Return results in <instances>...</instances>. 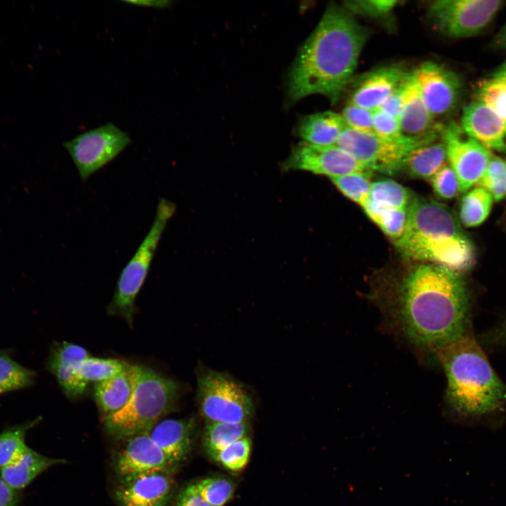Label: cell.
<instances>
[{
	"instance_id": "21",
	"label": "cell",
	"mask_w": 506,
	"mask_h": 506,
	"mask_svg": "<svg viewBox=\"0 0 506 506\" xmlns=\"http://www.w3.org/2000/svg\"><path fill=\"white\" fill-rule=\"evenodd\" d=\"M66 460L52 458L27 448L14 461L0 469V476L11 488L20 491L52 466Z\"/></svg>"
},
{
	"instance_id": "8",
	"label": "cell",
	"mask_w": 506,
	"mask_h": 506,
	"mask_svg": "<svg viewBox=\"0 0 506 506\" xmlns=\"http://www.w3.org/2000/svg\"><path fill=\"white\" fill-rule=\"evenodd\" d=\"M504 3L501 0H437L429 5L427 17L433 27L446 37H469L487 27Z\"/></svg>"
},
{
	"instance_id": "46",
	"label": "cell",
	"mask_w": 506,
	"mask_h": 506,
	"mask_svg": "<svg viewBox=\"0 0 506 506\" xmlns=\"http://www.w3.org/2000/svg\"><path fill=\"white\" fill-rule=\"evenodd\" d=\"M493 45L498 48H506V22L493 38Z\"/></svg>"
},
{
	"instance_id": "11",
	"label": "cell",
	"mask_w": 506,
	"mask_h": 506,
	"mask_svg": "<svg viewBox=\"0 0 506 506\" xmlns=\"http://www.w3.org/2000/svg\"><path fill=\"white\" fill-rule=\"evenodd\" d=\"M441 137L458 181L459 193H466L477 185L493 153L453 122L443 126Z\"/></svg>"
},
{
	"instance_id": "1",
	"label": "cell",
	"mask_w": 506,
	"mask_h": 506,
	"mask_svg": "<svg viewBox=\"0 0 506 506\" xmlns=\"http://www.w3.org/2000/svg\"><path fill=\"white\" fill-rule=\"evenodd\" d=\"M389 327L416 350L435 356L442 346L469 332V302L461 275L420 264L378 301Z\"/></svg>"
},
{
	"instance_id": "31",
	"label": "cell",
	"mask_w": 506,
	"mask_h": 506,
	"mask_svg": "<svg viewBox=\"0 0 506 506\" xmlns=\"http://www.w3.org/2000/svg\"><path fill=\"white\" fill-rule=\"evenodd\" d=\"M36 373L0 353V394L31 386Z\"/></svg>"
},
{
	"instance_id": "35",
	"label": "cell",
	"mask_w": 506,
	"mask_h": 506,
	"mask_svg": "<svg viewBox=\"0 0 506 506\" xmlns=\"http://www.w3.org/2000/svg\"><path fill=\"white\" fill-rule=\"evenodd\" d=\"M252 450V440L244 437L219 452L212 459L232 472H238L247 465Z\"/></svg>"
},
{
	"instance_id": "44",
	"label": "cell",
	"mask_w": 506,
	"mask_h": 506,
	"mask_svg": "<svg viewBox=\"0 0 506 506\" xmlns=\"http://www.w3.org/2000/svg\"><path fill=\"white\" fill-rule=\"evenodd\" d=\"M21 498L20 491L9 486L0 476V506H19Z\"/></svg>"
},
{
	"instance_id": "40",
	"label": "cell",
	"mask_w": 506,
	"mask_h": 506,
	"mask_svg": "<svg viewBox=\"0 0 506 506\" xmlns=\"http://www.w3.org/2000/svg\"><path fill=\"white\" fill-rule=\"evenodd\" d=\"M429 180L434 193L441 199H452L459 193L458 179L450 165L445 164Z\"/></svg>"
},
{
	"instance_id": "16",
	"label": "cell",
	"mask_w": 506,
	"mask_h": 506,
	"mask_svg": "<svg viewBox=\"0 0 506 506\" xmlns=\"http://www.w3.org/2000/svg\"><path fill=\"white\" fill-rule=\"evenodd\" d=\"M403 134L428 143L441 136L443 126L435 122L422 96L415 72L410 73L399 119Z\"/></svg>"
},
{
	"instance_id": "20",
	"label": "cell",
	"mask_w": 506,
	"mask_h": 506,
	"mask_svg": "<svg viewBox=\"0 0 506 506\" xmlns=\"http://www.w3.org/2000/svg\"><path fill=\"white\" fill-rule=\"evenodd\" d=\"M194 428L192 418L165 419L159 421L148 434L155 443L178 467L191 450Z\"/></svg>"
},
{
	"instance_id": "38",
	"label": "cell",
	"mask_w": 506,
	"mask_h": 506,
	"mask_svg": "<svg viewBox=\"0 0 506 506\" xmlns=\"http://www.w3.org/2000/svg\"><path fill=\"white\" fill-rule=\"evenodd\" d=\"M398 2L395 0H353L344 2L342 7L354 15L370 18H380L387 15Z\"/></svg>"
},
{
	"instance_id": "10",
	"label": "cell",
	"mask_w": 506,
	"mask_h": 506,
	"mask_svg": "<svg viewBox=\"0 0 506 506\" xmlns=\"http://www.w3.org/2000/svg\"><path fill=\"white\" fill-rule=\"evenodd\" d=\"M336 145L351 154L370 171L394 174L402 169L408 153L420 145L389 141L375 134L346 127ZM422 146V145H421Z\"/></svg>"
},
{
	"instance_id": "18",
	"label": "cell",
	"mask_w": 506,
	"mask_h": 506,
	"mask_svg": "<svg viewBox=\"0 0 506 506\" xmlns=\"http://www.w3.org/2000/svg\"><path fill=\"white\" fill-rule=\"evenodd\" d=\"M90 354L79 345L67 342H56L50 350L47 369L56 378L63 393L69 398L83 395L88 384L77 374L79 366Z\"/></svg>"
},
{
	"instance_id": "32",
	"label": "cell",
	"mask_w": 506,
	"mask_h": 506,
	"mask_svg": "<svg viewBox=\"0 0 506 506\" xmlns=\"http://www.w3.org/2000/svg\"><path fill=\"white\" fill-rule=\"evenodd\" d=\"M370 172L351 173L330 179L346 197L363 207L368 201L371 190Z\"/></svg>"
},
{
	"instance_id": "27",
	"label": "cell",
	"mask_w": 506,
	"mask_h": 506,
	"mask_svg": "<svg viewBox=\"0 0 506 506\" xmlns=\"http://www.w3.org/2000/svg\"><path fill=\"white\" fill-rule=\"evenodd\" d=\"M411 200L407 188L394 181L384 179L372 183L366 203L379 207L408 209Z\"/></svg>"
},
{
	"instance_id": "23",
	"label": "cell",
	"mask_w": 506,
	"mask_h": 506,
	"mask_svg": "<svg viewBox=\"0 0 506 506\" xmlns=\"http://www.w3.org/2000/svg\"><path fill=\"white\" fill-rule=\"evenodd\" d=\"M130 365L117 375L94 384V399L103 417L119 411L128 403L132 392Z\"/></svg>"
},
{
	"instance_id": "34",
	"label": "cell",
	"mask_w": 506,
	"mask_h": 506,
	"mask_svg": "<svg viewBox=\"0 0 506 506\" xmlns=\"http://www.w3.org/2000/svg\"><path fill=\"white\" fill-rule=\"evenodd\" d=\"M201 496L212 506H223L233 497L235 486L232 481L223 476H212L195 483Z\"/></svg>"
},
{
	"instance_id": "39",
	"label": "cell",
	"mask_w": 506,
	"mask_h": 506,
	"mask_svg": "<svg viewBox=\"0 0 506 506\" xmlns=\"http://www.w3.org/2000/svg\"><path fill=\"white\" fill-rule=\"evenodd\" d=\"M340 115L346 127L361 132L375 134L373 111L349 103Z\"/></svg>"
},
{
	"instance_id": "48",
	"label": "cell",
	"mask_w": 506,
	"mask_h": 506,
	"mask_svg": "<svg viewBox=\"0 0 506 506\" xmlns=\"http://www.w3.org/2000/svg\"><path fill=\"white\" fill-rule=\"evenodd\" d=\"M500 78H502V77H500ZM503 79H505L506 80V78H503Z\"/></svg>"
},
{
	"instance_id": "43",
	"label": "cell",
	"mask_w": 506,
	"mask_h": 506,
	"mask_svg": "<svg viewBox=\"0 0 506 506\" xmlns=\"http://www.w3.org/2000/svg\"><path fill=\"white\" fill-rule=\"evenodd\" d=\"M483 341L492 346H506V316L482 337Z\"/></svg>"
},
{
	"instance_id": "42",
	"label": "cell",
	"mask_w": 506,
	"mask_h": 506,
	"mask_svg": "<svg viewBox=\"0 0 506 506\" xmlns=\"http://www.w3.org/2000/svg\"><path fill=\"white\" fill-rule=\"evenodd\" d=\"M174 506H212L198 492L195 484L188 485L177 496Z\"/></svg>"
},
{
	"instance_id": "13",
	"label": "cell",
	"mask_w": 506,
	"mask_h": 506,
	"mask_svg": "<svg viewBox=\"0 0 506 506\" xmlns=\"http://www.w3.org/2000/svg\"><path fill=\"white\" fill-rule=\"evenodd\" d=\"M176 466L155 443L148 432L124 439L115 461L119 479L153 472L174 473Z\"/></svg>"
},
{
	"instance_id": "3",
	"label": "cell",
	"mask_w": 506,
	"mask_h": 506,
	"mask_svg": "<svg viewBox=\"0 0 506 506\" xmlns=\"http://www.w3.org/2000/svg\"><path fill=\"white\" fill-rule=\"evenodd\" d=\"M435 357L446 376L445 402L451 419L477 423L505 410L506 385L470 332L442 346Z\"/></svg>"
},
{
	"instance_id": "12",
	"label": "cell",
	"mask_w": 506,
	"mask_h": 506,
	"mask_svg": "<svg viewBox=\"0 0 506 506\" xmlns=\"http://www.w3.org/2000/svg\"><path fill=\"white\" fill-rule=\"evenodd\" d=\"M281 168L285 171H305L329 178L371 171L336 144L321 145L304 141L292 148Z\"/></svg>"
},
{
	"instance_id": "45",
	"label": "cell",
	"mask_w": 506,
	"mask_h": 506,
	"mask_svg": "<svg viewBox=\"0 0 506 506\" xmlns=\"http://www.w3.org/2000/svg\"><path fill=\"white\" fill-rule=\"evenodd\" d=\"M125 3L135 5L136 6L142 7H151L157 8H164L171 6L172 1H156V0H146V1H124Z\"/></svg>"
},
{
	"instance_id": "36",
	"label": "cell",
	"mask_w": 506,
	"mask_h": 506,
	"mask_svg": "<svg viewBox=\"0 0 506 506\" xmlns=\"http://www.w3.org/2000/svg\"><path fill=\"white\" fill-rule=\"evenodd\" d=\"M477 90L478 100L506 122V80L491 77L482 82Z\"/></svg>"
},
{
	"instance_id": "41",
	"label": "cell",
	"mask_w": 506,
	"mask_h": 506,
	"mask_svg": "<svg viewBox=\"0 0 506 506\" xmlns=\"http://www.w3.org/2000/svg\"><path fill=\"white\" fill-rule=\"evenodd\" d=\"M409 74L404 81L394 90L379 108L398 120L400 119L403 106L406 83Z\"/></svg>"
},
{
	"instance_id": "24",
	"label": "cell",
	"mask_w": 506,
	"mask_h": 506,
	"mask_svg": "<svg viewBox=\"0 0 506 506\" xmlns=\"http://www.w3.org/2000/svg\"><path fill=\"white\" fill-rule=\"evenodd\" d=\"M446 160L443 141H434L410 151L403 162L401 169L412 177L429 179L446 164Z\"/></svg>"
},
{
	"instance_id": "22",
	"label": "cell",
	"mask_w": 506,
	"mask_h": 506,
	"mask_svg": "<svg viewBox=\"0 0 506 506\" xmlns=\"http://www.w3.org/2000/svg\"><path fill=\"white\" fill-rule=\"evenodd\" d=\"M346 126L340 114L325 111L303 117L298 124L299 136L307 143L335 145Z\"/></svg>"
},
{
	"instance_id": "28",
	"label": "cell",
	"mask_w": 506,
	"mask_h": 506,
	"mask_svg": "<svg viewBox=\"0 0 506 506\" xmlns=\"http://www.w3.org/2000/svg\"><path fill=\"white\" fill-rule=\"evenodd\" d=\"M40 417L8 427L0 433V469L8 465L28 448L27 433L40 422Z\"/></svg>"
},
{
	"instance_id": "15",
	"label": "cell",
	"mask_w": 506,
	"mask_h": 506,
	"mask_svg": "<svg viewBox=\"0 0 506 506\" xmlns=\"http://www.w3.org/2000/svg\"><path fill=\"white\" fill-rule=\"evenodd\" d=\"M173 474L153 472L119 479L115 491L119 506H167L173 490Z\"/></svg>"
},
{
	"instance_id": "2",
	"label": "cell",
	"mask_w": 506,
	"mask_h": 506,
	"mask_svg": "<svg viewBox=\"0 0 506 506\" xmlns=\"http://www.w3.org/2000/svg\"><path fill=\"white\" fill-rule=\"evenodd\" d=\"M368 32L342 6H329L299 49L289 74L288 100L312 94L334 104L357 67Z\"/></svg>"
},
{
	"instance_id": "19",
	"label": "cell",
	"mask_w": 506,
	"mask_h": 506,
	"mask_svg": "<svg viewBox=\"0 0 506 506\" xmlns=\"http://www.w3.org/2000/svg\"><path fill=\"white\" fill-rule=\"evenodd\" d=\"M409 73L398 65L373 70L358 80L349 103L372 111L377 110Z\"/></svg>"
},
{
	"instance_id": "5",
	"label": "cell",
	"mask_w": 506,
	"mask_h": 506,
	"mask_svg": "<svg viewBox=\"0 0 506 506\" xmlns=\"http://www.w3.org/2000/svg\"><path fill=\"white\" fill-rule=\"evenodd\" d=\"M132 392L128 403L119 411L104 416L107 432L118 439L148 432L172 411L179 396V386L150 368L131 365Z\"/></svg>"
},
{
	"instance_id": "29",
	"label": "cell",
	"mask_w": 506,
	"mask_h": 506,
	"mask_svg": "<svg viewBox=\"0 0 506 506\" xmlns=\"http://www.w3.org/2000/svg\"><path fill=\"white\" fill-rule=\"evenodd\" d=\"M362 208L369 218L394 241L403 233L408 219V209L379 207L365 203Z\"/></svg>"
},
{
	"instance_id": "26",
	"label": "cell",
	"mask_w": 506,
	"mask_h": 506,
	"mask_svg": "<svg viewBox=\"0 0 506 506\" xmlns=\"http://www.w3.org/2000/svg\"><path fill=\"white\" fill-rule=\"evenodd\" d=\"M493 199L484 188L476 186L462 197L460 209L462 223L468 228L481 225L488 216Z\"/></svg>"
},
{
	"instance_id": "14",
	"label": "cell",
	"mask_w": 506,
	"mask_h": 506,
	"mask_svg": "<svg viewBox=\"0 0 506 506\" xmlns=\"http://www.w3.org/2000/svg\"><path fill=\"white\" fill-rule=\"evenodd\" d=\"M423 100L434 118L450 112L458 102L460 82L443 66L427 61L415 70Z\"/></svg>"
},
{
	"instance_id": "33",
	"label": "cell",
	"mask_w": 506,
	"mask_h": 506,
	"mask_svg": "<svg viewBox=\"0 0 506 506\" xmlns=\"http://www.w3.org/2000/svg\"><path fill=\"white\" fill-rule=\"evenodd\" d=\"M477 185L486 189L493 200L498 202L506 197V161L492 154Z\"/></svg>"
},
{
	"instance_id": "17",
	"label": "cell",
	"mask_w": 506,
	"mask_h": 506,
	"mask_svg": "<svg viewBox=\"0 0 506 506\" xmlns=\"http://www.w3.org/2000/svg\"><path fill=\"white\" fill-rule=\"evenodd\" d=\"M461 127L490 151L506 153V122L479 100L463 110Z\"/></svg>"
},
{
	"instance_id": "37",
	"label": "cell",
	"mask_w": 506,
	"mask_h": 506,
	"mask_svg": "<svg viewBox=\"0 0 506 506\" xmlns=\"http://www.w3.org/2000/svg\"><path fill=\"white\" fill-rule=\"evenodd\" d=\"M373 129L375 134L389 141L415 143L420 146L429 144L427 142L406 136L402 131L399 120L380 109L373 111Z\"/></svg>"
},
{
	"instance_id": "30",
	"label": "cell",
	"mask_w": 506,
	"mask_h": 506,
	"mask_svg": "<svg viewBox=\"0 0 506 506\" xmlns=\"http://www.w3.org/2000/svg\"><path fill=\"white\" fill-rule=\"evenodd\" d=\"M128 365V363L121 360L98 358L90 355L80 364L77 374L84 382L96 383L117 375Z\"/></svg>"
},
{
	"instance_id": "9",
	"label": "cell",
	"mask_w": 506,
	"mask_h": 506,
	"mask_svg": "<svg viewBox=\"0 0 506 506\" xmlns=\"http://www.w3.org/2000/svg\"><path fill=\"white\" fill-rule=\"evenodd\" d=\"M131 142L126 132L112 123L86 131L63 143L82 181L115 160Z\"/></svg>"
},
{
	"instance_id": "25",
	"label": "cell",
	"mask_w": 506,
	"mask_h": 506,
	"mask_svg": "<svg viewBox=\"0 0 506 506\" xmlns=\"http://www.w3.org/2000/svg\"><path fill=\"white\" fill-rule=\"evenodd\" d=\"M249 430V422H206L202 435L203 448L212 458L232 443L248 436Z\"/></svg>"
},
{
	"instance_id": "6",
	"label": "cell",
	"mask_w": 506,
	"mask_h": 506,
	"mask_svg": "<svg viewBox=\"0 0 506 506\" xmlns=\"http://www.w3.org/2000/svg\"><path fill=\"white\" fill-rule=\"evenodd\" d=\"M176 209L173 202L164 197L160 199L148 232L118 278L108 312L122 317L131 326L136 312V297L147 278L162 234Z\"/></svg>"
},
{
	"instance_id": "7",
	"label": "cell",
	"mask_w": 506,
	"mask_h": 506,
	"mask_svg": "<svg viewBox=\"0 0 506 506\" xmlns=\"http://www.w3.org/2000/svg\"><path fill=\"white\" fill-rule=\"evenodd\" d=\"M197 401L206 422H249L253 415L252 395L225 372H202L197 377Z\"/></svg>"
},
{
	"instance_id": "4",
	"label": "cell",
	"mask_w": 506,
	"mask_h": 506,
	"mask_svg": "<svg viewBox=\"0 0 506 506\" xmlns=\"http://www.w3.org/2000/svg\"><path fill=\"white\" fill-rule=\"evenodd\" d=\"M406 258L461 274L474 261V248L450 209L435 200L412 197L403 235L394 241Z\"/></svg>"
},
{
	"instance_id": "47",
	"label": "cell",
	"mask_w": 506,
	"mask_h": 506,
	"mask_svg": "<svg viewBox=\"0 0 506 506\" xmlns=\"http://www.w3.org/2000/svg\"><path fill=\"white\" fill-rule=\"evenodd\" d=\"M491 77L506 78V60L492 73Z\"/></svg>"
}]
</instances>
